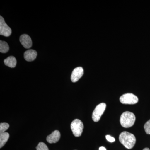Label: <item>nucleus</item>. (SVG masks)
<instances>
[{
	"instance_id": "obj_2",
	"label": "nucleus",
	"mask_w": 150,
	"mask_h": 150,
	"mask_svg": "<svg viewBox=\"0 0 150 150\" xmlns=\"http://www.w3.org/2000/svg\"><path fill=\"white\" fill-rule=\"evenodd\" d=\"M136 121V116L133 112L126 111L121 114L120 122L124 128H130L134 125Z\"/></svg>"
},
{
	"instance_id": "obj_19",
	"label": "nucleus",
	"mask_w": 150,
	"mask_h": 150,
	"mask_svg": "<svg viewBox=\"0 0 150 150\" xmlns=\"http://www.w3.org/2000/svg\"><path fill=\"white\" fill-rule=\"evenodd\" d=\"M143 150H150V149H149V148H145V149H144Z\"/></svg>"
},
{
	"instance_id": "obj_18",
	"label": "nucleus",
	"mask_w": 150,
	"mask_h": 150,
	"mask_svg": "<svg viewBox=\"0 0 150 150\" xmlns=\"http://www.w3.org/2000/svg\"><path fill=\"white\" fill-rule=\"evenodd\" d=\"M99 150H106V149L104 147H100L99 149Z\"/></svg>"
},
{
	"instance_id": "obj_17",
	"label": "nucleus",
	"mask_w": 150,
	"mask_h": 150,
	"mask_svg": "<svg viewBox=\"0 0 150 150\" xmlns=\"http://www.w3.org/2000/svg\"><path fill=\"white\" fill-rule=\"evenodd\" d=\"M105 138H106V140L108 141L111 142V143H112V142H114L115 141V138H113V137H111L110 135H106L105 136Z\"/></svg>"
},
{
	"instance_id": "obj_16",
	"label": "nucleus",
	"mask_w": 150,
	"mask_h": 150,
	"mask_svg": "<svg viewBox=\"0 0 150 150\" xmlns=\"http://www.w3.org/2000/svg\"><path fill=\"white\" fill-rule=\"evenodd\" d=\"M145 132L147 134L150 135V120L145 123L144 126Z\"/></svg>"
},
{
	"instance_id": "obj_13",
	"label": "nucleus",
	"mask_w": 150,
	"mask_h": 150,
	"mask_svg": "<svg viewBox=\"0 0 150 150\" xmlns=\"http://www.w3.org/2000/svg\"><path fill=\"white\" fill-rule=\"evenodd\" d=\"M9 50L8 44L5 41H0V52L2 53H6Z\"/></svg>"
},
{
	"instance_id": "obj_9",
	"label": "nucleus",
	"mask_w": 150,
	"mask_h": 150,
	"mask_svg": "<svg viewBox=\"0 0 150 150\" xmlns=\"http://www.w3.org/2000/svg\"><path fill=\"white\" fill-rule=\"evenodd\" d=\"M61 138V134L58 130H56L48 135L46 138V140L50 144L56 143L59 142Z\"/></svg>"
},
{
	"instance_id": "obj_10",
	"label": "nucleus",
	"mask_w": 150,
	"mask_h": 150,
	"mask_svg": "<svg viewBox=\"0 0 150 150\" xmlns=\"http://www.w3.org/2000/svg\"><path fill=\"white\" fill-rule=\"evenodd\" d=\"M37 56V53L34 50H28L24 53V59L27 62H32L34 61Z\"/></svg>"
},
{
	"instance_id": "obj_7",
	"label": "nucleus",
	"mask_w": 150,
	"mask_h": 150,
	"mask_svg": "<svg viewBox=\"0 0 150 150\" xmlns=\"http://www.w3.org/2000/svg\"><path fill=\"white\" fill-rule=\"evenodd\" d=\"M84 74L83 68L81 67H78L73 70L71 75V80L73 82L78 81L82 77Z\"/></svg>"
},
{
	"instance_id": "obj_15",
	"label": "nucleus",
	"mask_w": 150,
	"mask_h": 150,
	"mask_svg": "<svg viewBox=\"0 0 150 150\" xmlns=\"http://www.w3.org/2000/svg\"><path fill=\"white\" fill-rule=\"evenodd\" d=\"M36 150H49L46 144L43 142H40L36 147Z\"/></svg>"
},
{
	"instance_id": "obj_12",
	"label": "nucleus",
	"mask_w": 150,
	"mask_h": 150,
	"mask_svg": "<svg viewBox=\"0 0 150 150\" xmlns=\"http://www.w3.org/2000/svg\"><path fill=\"white\" fill-rule=\"evenodd\" d=\"M9 138V134L7 132L0 134V148H2Z\"/></svg>"
},
{
	"instance_id": "obj_3",
	"label": "nucleus",
	"mask_w": 150,
	"mask_h": 150,
	"mask_svg": "<svg viewBox=\"0 0 150 150\" xmlns=\"http://www.w3.org/2000/svg\"><path fill=\"white\" fill-rule=\"evenodd\" d=\"M83 127V123L79 119H75L71 123V129L75 137H80L82 134Z\"/></svg>"
},
{
	"instance_id": "obj_5",
	"label": "nucleus",
	"mask_w": 150,
	"mask_h": 150,
	"mask_svg": "<svg viewBox=\"0 0 150 150\" xmlns=\"http://www.w3.org/2000/svg\"><path fill=\"white\" fill-rule=\"evenodd\" d=\"M120 101L123 104H134L138 103L139 99L134 94L127 93L120 97Z\"/></svg>"
},
{
	"instance_id": "obj_14",
	"label": "nucleus",
	"mask_w": 150,
	"mask_h": 150,
	"mask_svg": "<svg viewBox=\"0 0 150 150\" xmlns=\"http://www.w3.org/2000/svg\"><path fill=\"white\" fill-rule=\"evenodd\" d=\"M9 127L8 123H1L0 124V134L4 133Z\"/></svg>"
},
{
	"instance_id": "obj_4",
	"label": "nucleus",
	"mask_w": 150,
	"mask_h": 150,
	"mask_svg": "<svg viewBox=\"0 0 150 150\" xmlns=\"http://www.w3.org/2000/svg\"><path fill=\"white\" fill-rule=\"evenodd\" d=\"M106 107V105L104 103H100L97 105L93 112L92 116L93 120L94 122H97L99 121L101 115L105 110Z\"/></svg>"
},
{
	"instance_id": "obj_1",
	"label": "nucleus",
	"mask_w": 150,
	"mask_h": 150,
	"mask_svg": "<svg viewBox=\"0 0 150 150\" xmlns=\"http://www.w3.org/2000/svg\"><path fill=\"white\" fill-rule=\"evenodd\" d=\"M119 140L121 144L129 149L134 147L136 144V139L135 136L127 131H123L120 134Z\"/></svg>"
},
{
	"instance_id": "obj_6",
	"label": "nucleus",
	"mask_w": 150,
	"mask_h": 150,
	"mask_svg": "<svg viewBox=\"0 0 150 150\" xmlns=\"http://www.w3.org/2000/svg\"><path fill=\"white\" fill-rule=\"evenodd\" d=\"M12 33V30L6 23L3 17L0 16V34L6 37H8Z\"/></svg>"
},
{
	"instance_id": "obj_11",
	"label": "nucleus",
	"mask_w": 150,
	"mask_h": 150,
	"mask_svg": "<svg viewBox=\"0 0 150 150\" xmlns=\"http://www.w3.org/2000/svg\"><path fill=\"white\" fill-rule=\"evenodd\" d=\"M5 65L10 68H14L16 65V59L13 56H10L4 61Z\"/></svg>"
},
{
	"instance_id": "obj_8",
	"label": "nucleus",
	"mask_w": 150,
	"mask_h": 150,
	"mask_svg": "<svg viewBox=\"0 0 150 150\" xmlns=\"http://www.w3.org/2000/svg\"><path fill=\"white\" fill-rule=\"evenodd\" d=\"M20 41L22 45L25 48H31L32 46V42L31 38L27 34L22 35L20 37Z\"/></svg>"
}]
</instances>
